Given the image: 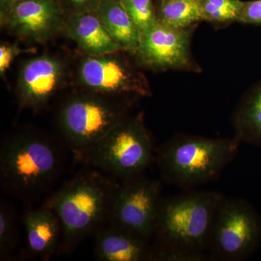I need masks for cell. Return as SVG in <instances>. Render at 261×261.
Wrapping results in <instances>:
<instances>
[{
  "mask_svg": "<svg viewBox=\"0 0 261 261\" xmlns=\"http://www.w3.org/2000/svg\"><path fill=\"white\" fill-rule=\"evenodd\" d=\"M202 20L214 23L238 21L243 6L241 0H198Z\"/></svg>",
  "mask_w": 261,
  "mask_h": 261,
  "instance_id": "ffe728a7",
  "label": "cell"
},
{
  "mask_svg": "<svg viewBox=\"0 0 261 261\" xmlns=\"http://www.w3.org/2000/svg\"><path fill=\"white\" fill-rule=\"evenodd\" d=\"M63 31L87 56H105L122 50L96 12L67 17Z\"/></svg>",
  "mask_w": 261,
  "mask_h": 261,
  "instance_id": "4fadbf2b",
  "label": "cell"
},
{
  "mask_svg": "<svg viewBox=\"0 0 261 261\" xmlns=\"http://www.w3.org/2000/svg\"><path fill=\"white\" fill-rule=\"evenodd\" d=\"M27 248L34 256L49 258L60 249L61 227L59 219L49 207L43 205L29 209L23 216Z\"/></svg>",
  "mask_w": 261,
  "mask_h": 261,
  "instance_id": "9a60e30c",
  "label": "cell"
},
{
  "mask_svg": "<svg viewBox=\"0 0 261 261\" xmlns=\"http://www.w3.org/2000/svg\"><path fill=\"white\" fill-rule=\"evenodd\" d=\"M66 18L70 15L97 11L102 0H58Z\"/></svg>",
  "mask_w": 261,
  "mask_h": 261,
  "instance_id": "7402d4cb",
  "label": "cell"
},
{
  "mask_svg": "<svg viewBox=\"0 0 261 261\" xmlns=\"http://www.w3.org/2000/svg\"><path fill=\"white\" fill-rule=\"evenodd\" d=\"M161 192V182L142 174L123 180L113 198L110 225L149 241L155 229Z\"/></svg>",
  "mask_w": 261,
  "mask_h": 261,
  "instance_id": "ba28073f",
  "label": "cell"
},
{
  "mask_svg": "<svg viewBox=\"0 0 261 261\" xmlns=\"http://www.w3.org/2000/svg\"><path fill=\"white\" fill-rule=\"evenodd\" d=\"M190 28H175L157 21L140 33V40L135 54L139 63L151 69L190 70Z\"/></svg>",
  "mask_w": 261,
  "mask_h": 261,
  "instance_id": "30bf717a",
  "label": "cell"
},
{
  "mask_svg": "<svg viewBox=\"0 0 261 261\" xmlns=\"http://www.w3.org/2000/svg\"><path fill=\"white\" fill-rule=\"evenodd\" d=\"M18 44H1L0 45V75L4 76L15 58L22 53Z\"/></svg>",
  "mask_w": 261,
  "mask_h": 261,
  "instance_id": "cb8c5ba5",
  "label": "cell"
},
{
  "mask_svg": "<svg viewBox=\"0 0 261 261\" xmlns=\"http://www.w3.org/2000/svg\"><path fill=\"white\" fill-rule=\"evenodd\" d=\"M224 198L217 192L193 191L162 200L154 246L204 254L208 249L216 214Z\"/></svg>",
  "mask_w": 261,
  "mask_h": 261,
  "instance_id": "7a4b0ae2",
  "label": "cell"
},
{
  "mask_svg": "<svg viewBox=\"0 0 261 261\" xmlns=\"http://www.w3.org/2000/svg\"><path fill=\"white\" fill-rule=\"evenodd\" d=\"M123 103L87 92L68 98L60 109L58 125L76 159L126 119Z\"/></svg>",
  "mask_w": 261,
  "mask_h": 261,
  "instance_id": "8992f818",
  "label": "cell"
},
{
  "mask_svg": "<svg viewBox=\"0 0 261 261\" xmlns=\"http://www.w3.org/2000/svg\"><path fill=\"white\" fill-rule=\"evenodd\" d=\"M152 137L143 114L123 120L79 161L122 181L142 174L153 159Z\"/></svg>",
  "mask_w": 261,
  "mask_h": 261,
  "instance_id": "5b68a950",
  "label": "cell"
},
{
  "mask_svg": "<svg viewBox=\"0 0 261 261\" xmlns=\"http://www.w3.org/2000/svg\"><path fill=\"white\" fill-rule=\"evenodd\" d=\"M65 77V65L55 57H36L25 62L18 79L20 106L35 110L43 107L61 88Z\"/></svg>",
  "mask_w": 261,
  "mask_h": 261,
  "instance_id": "7c38bea8",
  "label": "cell"
},
{
  "mask_svg": "<svg viewBox=\"0 0 261 261\" xmlns=\"http://www.w3.org/2000/svg\"><path fill=\"white\" fill-rule=\"evenodd\" d=\"M61 167L59 149L47 137L23 132L2 143L1 184L10 195L28 198L45 192Z\"/></svg>",
  "mask_w": 261,
  "mask_h": 261,
  "instance_id": "3957f363",
  "label": "cell"
},
{
  "mask_svg": "<svg viewBox=\"0 0 261 261\" xmlns=\"http://www.w3.org/2000/svg\"><path fill=\"white\" fill-rule=\"evenodd\" d=\"M94 252L100 260H150L152 246L145 239L110 225L98 230Z\"/></svg>",
  "mask_w": 261,
  "mask_h": 261,
  "instance_id": "5bb4252c",
  "label": "cell"
},
{
  "mask_svg": "<svg viewBox=\"0 0 261 261\" xmlns=\"http://www.w3.org/2000/svg\"><path fill=\"white\" fill-rule=\"evenodd\" d=\"M116 53L84 57L78 70L82 86L87 92L114 99L148 94L142 77Z\"/></svg>",
  "mask_w": 261,
  "mask_h": 261,
  "instance_id": "9c48e42d",
  "label": "cell"
},
{
  "mask_svg": "<svg viewBox=\"0 0 261 261\" xmlns=\"http://www.w3.org/2000/svg\"><path fill=\"white\" fill-rule=\"evenodd\" d=\"M18 228L13 207L1 200L0 203V260L9 258L18 243Z\"/></svg>",
  "mask_w": 261,
  "mask_h": 261,
  "instance_id": "d6986e66",
  "label": "cell"
},
{
  "mask_svg": "<svg viewBox=\"0 0 261 261\" xmlns=\"http://www.w3.org/2000/svg\"><path fill=\"white\" fill-rule=\"evenodd\" d=\"M118 186L96 170H85L47 199L44 205L53 211L61 224V250L73 251L108 221Z\"/></svg>",
  "mask_w": 261,
  "mask_h": 261,
  "instance_id": "6da1fadb",
  "label": "cell"
},
{
  "mask_svg": "<svg viewBox=\"0 0 261 261\" xmlns=\"http://www.w3.org/2000/svg\"><path fill=\"white\" fill-rule=\"evenodd\" d=\"M96 13L122 50L135 53L140 40V32L122 0H102Z\"/></svg>",
  "mask_w": 261,
  "mask_h": 261,
  "instance_id": "2e32d148",
  "label": "cell"
},
{
  "mask_svg": "<svg viewBox=\"0 0 261 261\" xmlns=\"http://www.w3.org/2000/svg\"><path fill=\"white\" fill-rule=\"evenodd\" d=\"M158 21L175 27L190 28L202 20L198 0H159Z\"/></svg>",
  "mask_w": 261,
  "mask_h": 261,
  "instance_id": "ac0fdd59",
  "label": "cell"
},
{
  "mask_svg": "<svg viewBox=\"0 0 261 261\" xmlns=\"http://www.w3.org/2000/svg\"><path fill=\"white\" fill-rule=\"evenodd\" d=\"M66 20L58 0H20L1 17L2 25L19 38L44 43L64 30Z\"/></svg>",
  "mask_w": 261,
  "mask_h": 261,
  "instance_id": "8fae6325",
  "label": "cell"
},
{
  "mask_svg": "<svg viewBox=\"0 0 261 261\" xmlns=\"http://www.w3.org/2000/svg\"><path fill=\"white\" fill-rule=\"evenodd\" d=\"M233 126L240 142L261 146V81L244 97L239 105Z\"/></svg>",
  "mask_w": 261,
  "mask_h": 261,
  "instance_id": "e0dca14e",
  "label": "cell"
},
{
  "mask_svg": "<svg viewBox=\"0 0 261 261\" xmlns=\"http://www.w3.org/2000/svg\"><path fill=\"white\" fill-rule=\"evenodd\" d=\"M260 245V215L243 199L224 197L216 214L207 249L210 258L246 260Z\"/></svg>",
  "mask_w": 261,
  "mask_h": 261,
  "instance_id": "52a82bcc",
  "label": "cell"
},
{
  "mask_svg": "<svg viewBox=\"0 0 261 261\" xmlns=\"http://www.w3.org/2000/svg\"><path fill=\"white\" fill-rule=\"evenodd\" d=\"M122 2L140 33L158 21L152 0H122Z\"/></svg>",
  "mask_w": 261,
  "mask_h": 261,
  "instance_id": "44dd1931",
  "label": "cell"
},
{
  "mask_svg": "<svg viewBox=\"0 0 261 261\" xmlns=\"http://www.w3.org/2000/svg\"><path fill=\"white\" fill-rule=\"evenodd\" d=\"M241 143L233 138L179 136L155 151L161 176L176 186L190 187L211 181L238 154Z\"/></svg>",
  "mask_w": 261,
  "mask_h": 261,
  "instance_id": "277c9868",
  "label": "cell"
},
{
  "mask_svg": "<svg viewBox=\"0 0 261 261\" xmlns=\"http://www.w3.org/2000/svg\"><path fill=\"white\" fill-rule=\"evenodd\" d=\"M238 21L261 27V0L244 2Z\"/></svg>",
  "mask_w": 261,
  "mask_h": 261,
  "instance_id": "603a6c76",
  "label": "cell"
},
{
  "mask_svg": "<svg viewBox=\"0 0 261 261\" xmlns=\"http://www.w3.org/2000/svg\"><path fill=\"white\" fill-rule=\"evenodd\" d=\"M18 1H20V0H1V17L7 13L10 7L13 3Z\"/></svg>",
  "mask_w": 261,
  "mask_h": 261,
  "instance_id": "d4e9b609",
  "label": "cell"
}]
</instances>
